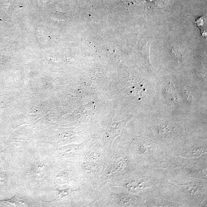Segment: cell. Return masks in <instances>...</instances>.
Masks as SVG:
<instances>
[{
	"instance_id": "cell-1",
	"label": "cell",
	"mask_w": 207,
	"mask_h": 207,
	"mask_svg": "<svg viewBox=\"0 0 207 207\" xmlns=\"http://www.w3.org/2000/svg\"><path fill=\"white\" fill-rule=\"evenodd\" d=\"M4 201L6 203H9L12 204L16 205V206H20V205L23 204V203H24L22 199L17 196V195H15L13 198L10 199L9 200H2V201Z\"/></svg>"
},
{
	"instance_id": "cell-2",
	"label": "cell",
	"mask_w": 207,
	"mask_h": 207,
	"mask_svg": "<svg viewBox=\"0 0 207 207\" xmlns=\"http://www.w3.org/2000/svg\"><path fill=\"white\" fill-rule=\"evenodd\" d=\"M57 191H59V194L61 197H65L67 196L70 193L71 190L70 189H68L65 190H57Z\"/></svg>"
},
{
	"instance_id": "cell-3",
	"label": "cell",
	"mask_w": 207,
	"mask_h": 207,
	"mask_svg": "<svg viewBox=\"0 0 207 207\" xmlns=\"http://www.w3.org/2000/svg\"><path fill=\"white\" fill-rule=\"evenodd\" d=\"M0 171H1V169H0ZM4 175L0 171V182H2L4 181Z\"/></svg>"
}]
</instances>
